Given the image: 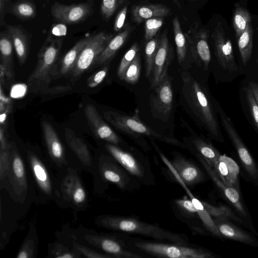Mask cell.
Here are the masks:
<instances>
[{
	"label": "cell",
	"mask_w": 258,
	"mask_h": 258,
	"mask_svg": "<svg viewBox=\"0 0 258 258\" xmlns=\"http://www.w3.org/2000/svg\"><path fill=\"white\" fill-rule=\"evenodd\" d=\"M181 98L199 126L204 129L213 140L224 142L215 107V99L207 87L186 71L182 72Z\"/></svg>",
	"instance_id": "obj_1"
},
{
	"label": "cell",
	"mask_w": 258,
	"mask_h": 258,
	"mask_svg": "<svg viewBox=\"0 0 258 258\" xmlns=\"http://www.w3.org/2000/svg\"><path fill=\"white\" fill-rule=\"evenodd\" d=\"M95 223L98 227L112 231L142 235L178 244L188 243V237L184 234L169 231L135 217L101 215L96 217Z\"/></svg>",
	"instance_id": "obj_2"
},
{
	"label": "cell",
	"mask_w": 258,
	"mask_h": 258,
	"mask_svg": "<svg viewBox=\"0 0 258 258\" xmlns=\"http://www.w3.org/2000/svg\"><path fill=\"white\" fill-rule=\"evenodd\" d=\"M81 170L71 164L56 171L54 202L60 208H71L74 212L84 211L89 201L82 179Z\"/></svg>",
	"instance_id": "obj_3"
},
{
	"label": "cell",
	"mask_w": 258,
	"mask_h": 258,
	"mask_svg": "<svg viewBox=\"0 0 258 258\" xmlns=\"http://www.w3.org/2000/svg\"><path fill=\"white\" fill-rule=\"evenodd\" d=\"M25 157L32 186V201L44 204L54 201L56 174L49 160L31 149L26 151Z\"/></svg>",
	"instance_id": "obj_4"
},
{
	"label": "cell",
	"mask_w": 258,
	"mask_h": 258,
	"mask_svg": "<svg viewBox=\"0 0 258 258\" xmlns=\"http://www.w3.org/2000/svg\"><path fill=\"white\" fill-rule=\"evenodd\" d=\"M104 118L117 130L128 135L135 139L136 143L145 151L149 147L143 139L144 137L151 140H158L171 145L185 149V145L176 139L157 133L142 122L136 116H129L112 110L102 112ZM144 139V138H143Z\"/></svg>",
	"instance_id": "obj_5"
},
{
	"label": "cell",
	"mask_w": 258,
	"mask_h": 258,
	"mask_svg": "<svg viewBox=\"0 0 258 258\" xmlns=\"http://www.w3.org/2000/svg\"><path fill=\"white\" fill-rule=\"evenodd\" d=\"M93 176L94 192L99 194L103 193L109 183L128 191L139 189L140 184L108 153H101L95 156V172Z\"/></svg>",
	"instance_id": "obj_6"
},
{
	"label": "cell",
	"mask_w": 258,
	"mask_h": 258,
	"mask_svg": "<svg viewBox=\"0 0 258 258\" xmlns=\"http://www.w3.org/2000/svg\"><path fill=\"white\" fill-rule=\"evenodd\" d=\"M70 239L112 257L142 258L143 256L127 248L116 235L100 233L94 230L80 229L73 231Z\"/></svg>",
	"instance_id": "obj_7"
},
{
	"label": "cell",
	"mask_w": 258,
	"mask_h": 258,
	"mask_svg": "<svg viewBox=\"0 0 258 258\" xmlns=\"http://www.w3.org/2000/svg\"><path fill=\"white\" fill-rule=\"evenodd\" d=\"M10 152V169L3 188L16 203L23 204L28 199L32 201V186L26 161L14 143H11Z\"/></svg>",
	"instance_id": "obj_8"
},
{
	"label": "cell",
	"mask_w": 258,
	"mask_h": 258,
	"mask_svg": "<svg viewBox=\"0 0 258 258\" xmlns=\"http://www.w3.org/2000/svg\"><path fill=\"white\" fill-rule=\"evenodd\" d=\"M116 145L106 143L104 149L140 184L154 185L155 178L148 160L143 155L131 152Z\"/></svg>",
	"instance_id": "obj_9"
},
{
	"label": "cell",
	"mask_w": 258,
	"mask_h": 258,
	"mask_svg": "<svg viewBox=\"0 0 258 258\" xmlns=\"http://www.w3.org/2000/svg\"><path fill=\"white\" fill-rule=\"evenodd\" d=\"M132 247L152 256L170 258H212L211 252L188 245L165 243L132 238L128 242Z\"/></svg>",
	"instance_id": "obj_10"
},
{
	"label": "cell",
	"mask_w": 258,
	"mask_h": 258,
	"mask_svg": "<svg viewBox=\"0 0 258 258\" xmlns=\"http://www.w3.org/2000/svg\"><path fill=\"white\" fill-rule=\"evenodd\" d=\"M62 44L61 39L56 38L49 34L38 52L37 64L28 77V82L34 80L47 83L50 82Z\"/></svg>",
	"instance_id": "obj_11"
},
{
	"label": "cell",
	"mask_w": 258,
	"mask_h": 258,
	"mask_svg": "<svg viewBox=\"0 0 258 258\" xmlns=\"http://www.w3.org/2000/svg\"><path fill=\"white\" fill-rule=\"evenodd\" d=\"M215 101L221 124L232 142L242 165L249 176L258 183V167L240 137L231 118L224 111L218 101L215 99Z\"/></svg>",
	"instance_id": "obj_12"
},
{
	"label": "cell",
	"mask_w": 258,
	"mask_h": 258,
	"mask_svg": "<svg viewBox=\"0 0 258 258\" xmlns=\"http://www.w3.org/2000/svg\"><path fill=\"white\" fill-rule=\"evenodd\" d=\"M151 141L172 177H178L186 186H192L204 180V173L191 160L178 153L175 152L173 154V159L169 161L160 151L154 140Z\"/></svg>",
	"instance_id": "obj_13"
},
{
	"label": "cell",
	"mask_w": 258,
	"mask_h": 258,
	"mask_svg": "<svg viewBox=\"0 0 258 258\" xmlns=\"http://www.w3.org/2000/svg\"><path fill=\"white\" fill-rule=\"evenodd\" d=\"M113 37L112 34L101 31L93 36L82 50L71 72L72 78L80 77L95 64L99 55Z\"/></svg>",
	"instance_id": "obj_14"
},
{
	"label": "cell",
	"mask_w": 258,
	"mask_h": 258,
	"mask_svg": "<svg viewBox=\"0 0 258 258\" xmlns=\"http://www.w3.org/2000/svg\"><path fill=\"white\" fill-rule=\"evenodd\" d=\"M184 34L194 61L204 71H207L211 58L208 42V31L200 27L199 22H195Z\"/></svg>",
	"instance_id": "obj_15"
},
{
	"label": "cell",
	"mask_w": 258,
	"mask_h": 258,
	"mask_svg": "<svg viewBox=\"0 0 258 258\" xmlns=\"http://www.w3.org/2000/svg\"><path fill=\"white\" fill-rule=\"evenodd\" d=\"M150 95L149 105L155 117L166 121L173 107L172 83L168 73L153 88Z\"/></svg>",
	"instance_id": "obj_16"
},
{
	"label": "cell",
	"mask_w": 258,
	"mask_h": 258,
	"mask_svg": "<svg viewBox=\"0 0 258 258\" xmlns=\"http://www.w3.org/2000/svg\"><path fill=\"white\" fill-rule=\"evenodd\" d=\"M45 145L49 162L56 171L71 165L66 149L52 125L46 121L42 123Z\"/></svg>",
	"instance_id": "obj_17"
},
{
	"label": "cell",
	"mask_w": 258,
	"mask_h": 258,
	"mask_svg": "<svg viewBox=\"0 0 258 258\" xmlns=\"http://www.w3.org/2000/svg\"><path fill=\"white\" fill-rule=\"evenodd\" d=\"M64 138L74 155L73 165L94 176L95 172V156L92 154L84 140L76 136L74 131L69 128L64 130Z\"/></svg>",
	"instance_id": "obj_18"
},
{
	"label": "cell",
	"mask_w": 258,
	"mask_h": 258,
	"mask_svg": "<svg viewBox=\"0 0 258 258\" xmlns=\"http://www.w3.org/2000/svg\"><path fill=\"white\" fill-rule=\"evenodd\" d=\"M84 112L88 124L96 137L122 148H131L105 122L93 105L87 104Z\"/></svg>",
	"instance_id": "obj_19"
},
{
	"label": "cell",
	"mask_w": 258,
	"mask_h": 258,
	"mask_svg": "<svg viewBox=\"0 0 258 258\" xmlns=\"http://www.w3.org/2000/svg\"><path fill=\"white\" fill-rule=\"evenodd\" d=\"M215 55L218 63L225 70L230 72L238 70L230 39L226 35L221 23H218L212 34Z\"/></svg>",
	"instance_id": "obj_20"
},
{
	"label": "cell",
	"mask_w": 258,
	"mask_h": 258,
	"mask_svg": "<svg viewBox=\"0 0 258 258\" xmlns=\"http://www.w3.org/2000/svg\"><path fill=\"white\" fill-rule=\"evenodd\" d=\"M173 58V48L169 44L167 32L165 31L160 37L158 48L151 74L149 78L152 89H153L168 73V68Z\"/></svg>",
	"instance_id": "obj_21"
},
{
	"label": "cell",
	"mask_w": 258,
	"mask_h": 258,
	"mask_svg": "<svg viewBox=\"0 0 258 258\" xmlns=\"http://www.w3.org/2000/svg\"><path fill=\"white\" fill-rule=\"evenodd\" d=\"M93 12V8L88 3L65 5L55 2L50 10L51 15L54 19L70 25L85 21Z\"/></svg>",
	"instance_id": "obj_22"
},
{
	"label": "cell",
	"mask_w": 258,
	"mask_h": 258,
	"mask_svg": "<svg viewBox=\"0 0 258 258\" xmlns=\"http://www.w3.org/2000/svg\"><path fill=\"white\" fill-rule=\"evenodd\" d=\"M190 152L200 162L211 179L227 200L230 202L241 216L244 217H246L247 213L241 202L237 189L234 187L227 186L218 176L213 169L207 164L201 156L194 151Z\"/></svg>",
	"instance_id": "obj_23"
},
{
	"label": "cell",
	"mask_w": 258,
	"mask_h": 258,
	"mask_svg": "<svg viewBox=\"0 0 258 258\" xmlns=\"http://www.w3.org/2000/svg\"><path fill=\"white\" fill-rule=\"evenodd\" d=\"M10 34L20 65L26 62L29 55L31 35L20 25L5 26Z\"/></svg>",
	"instance_id": "obj_24"
},
{
	"label": "cell",
	"mask_w": 258,
	"mask_h": 258,
	"mask_svg": "<svg viewBox=\"0 0 258 258\" xmlns=\"http://www.w3.org/2000/svg\"><path fill=\"white\" fill-rule=\"evenodd\" d=\"M213 169L227 186L237 189L239 168L231 158L225 154H220L216 165Z\"/></svg>",
	"instance_id": "obj_25"
},
{
	"label": "cell",
	"mask_w": 258,
	"mask_h": 258,
	"mask_svg": "<svg viewBox=\"0 0 258 258\" xmlns=\"http://www.w3.org/2000/svg\"><path fill=\"white\" fill-rule=\"evenodd\" d=\"M12 37L6 31L0 34L1 71L3 72L8 79L14 77L13 63V49Z\"/></svg>",
	"instance_id": "obj_26"
},
{
	"label": "cell",
	"mask_w": 258,
	"mask_h": 258,
	"mask_svg": "<svg viewBox=\"0 0 258 258\" xmlns=\"http://www.w3.org/2000/svg\"><path fill=\"white\" fill-rule=\"evenodd\" d=\"M170 13V9L166 6L152 4L135 6L132 9L131 14L133 21L139 25L150 18L166 17Z\"/></svg>",
	"instance_id": "obj_27"
},
{
	"label": "cell",
	"mask_w": 258,
	"mask_h": 258,
	"mask_svg": "<svg viewBox=\"0 0 258 258\" xmlns=\"http://www.w3.org/2000/svg\"><path fill=\"white\" fill-rule=\"evenodd\" d=\"M213 219L223 237L247 244L254 243V240L251 236L233 224L229 220L214 218Z\"/></svg>",
	"instance_id": "obj_28"
},
{
	"label": "cell",
	"mask_w": 258,
	"mask_h": 258,
	"mask_svg": "<svg viewBox=\"0 0 258 258\" xmlns=\"http://www.w3.org/2000/svg\"><path fill=\"white\" fill-rule=\"evenodd\" d=\"M190 140L192 146L188 147L190 151L198 153L214 169L220 155L218 150L211 144L199 137L194 136Z\"/></svg>",
	"instance_id": "obj_29"
},
{
	"label": "cell",
	"mask_w": 258,
	"mask_h": 258,
	"mask_svg": "<svg viewBox=\"0 0 258 258\" xmlns=\"http://www.w3.org/2000/svg\"><path fill=\"white\" fill-rule=\"evenodd\" d=\"M93 35H88L78 41L62 58L58 75L63 76L71 73L82 50L91 40Z\"/></svg>",
	"instance_id": "obj_30"
},
{
	"label": "cell",
	"mask_w": 258,
	"mask_h": 258,
	"mask_svg": "<svg viewBox=\"0 0 258 258\" xmlns=\"http://www.w3.org/2000/svg\"><path fill=\"white\" fill-rule=\"evenodd\" d=\"M184 189L189 199L191 201L197 210L198 216L199 217L206 228L213 234L221 238L223 236L219 232L212 217L205 209L202 201L195 198L191 191L181 180L177 176L173 177Z\"/></svg>",
	"instance_id": "obj_31"
},
{
	"label": "cell",
	"mask_w": 258,
	"mask_h": 258,
	"mask_svg": "<svg viewBox=\"0 0 258 258\" xmlns=\"http://www.w3.org/2000/svg\"><path fill=\"white\" fill-rule=\"evenodd\" d=\"M131 31L132 28L127 26L123 31L113 37L97 57L95 64H103L109 61L124 44Z\"/></svg>",
	"instance_id": "obj_32"
},
{
	"label": "cell",
	"mask_w": 258,
	"mask_h": 258,
	"mask_svg": "<svg viewBox=\"0 0 258 258\" xmlns=\"http://www.w3.org/2000/svg\"><path fill=\"white\" fill-rule=\"evenodd\" d=\"M253 35V29L251 24H250L243 33L236 37L241 60L245 66L247 65L251 56Z\"/></svg>",
	"instance_id": "obj_33"
},
{
	"label": "cell",
	"mask_w": 258,
	"mask_h": 258,
	"mask_svg": "<svg viewBox=\"0 0 258 258\" xmlns=\"http://www.w3.org/2000/svg\"><path fill=\"white\" fill-rule=\"evenodd\" d=\"M7 11L23 21L34 18L37 15L35 4L32 0H19L12 4Z\"/></svg>",
	"instance_id": "obj_34"
},
{
	"label": "cell",
	"mask_w": 258,
	"mask_h": 258,
	"mask_svg": "<svg viewBox=\"0 0 258 258\" xmlns=\"http://www.w3.org/2000/svg\"><path fill=\"white\" fill-rule=\"evenodd\" d=\"M172 25L178 61L183 67L187 55L188 43L182 31L178 17H175L173 19Z\"/></svg>",
	"instance_id": "obj_35"
},
{
	"label": "cell",
	"mask_w": 258,
	"mask_h": 258,
	"mask_svg": "<svg viewBox=\"0 0 258 258\" xmlns=\"http://www.w3.org/2000/svg\"><path fill=\"white\" fill-rule=\"evenodd\" d=\"M37 237L34 225H30L27 237L22 245L17 258H33L36 257L37 250Z\"/></svg>",
	"instance_id": "obj_36"
},
{
	"label": "cell",
	"mask_w": 258,
	"mask_h": 258,
	"mask_svg": "<svg viewBox=\"0 0 258 258\" xmlns=\"http://www.w3.org/2000/svg\"><path fill=\"white\" fill-rule=\"evenodd\" d=\"M202 203L206 210L213 218L231 219L239 223L242 222L241 219L228 207L224 205L214 206L204 201H202Z\"/></svg>",
	"instance_id": "obj_37"
},
{
	"label": "cell",
	"mask_w": 258,
	"mask_h": 258,
	"mask_svg": "<svg viewBox=\"0 0 258 258\" xmlns=\"http://www.w3.org/2000/svg\"><path fill=\"white\" fill-rule=\"evenodd\" d=\"M251 24V16L248 11L238 7L235 10L233 17V26L236 37H238Z\"/></svg>",
	"instance_id": "obj_38"
},
{
	"label": "cell",
	"mask_w": 258,
	"mask_h": 258,
	"mask_svg": "<svg viewBox=\"0 0 258 258\" xmlns=\"http://www.w3.org/2000/svg\"><path fill=\"white\" fill-rule=\"evenodd\" d=\"M48 256L53 258L82 257L79 252L60 242H55L49 245Z\"/></svg>",
	"instance_id": "obj_39"
},
{
	"label": "cell",
	"mask_w": 258,
	"mask_h": 258,
	"mask_svg": "<svg viewBox=\"0 0 258 258\" xmlns=\"http://www.w3.org/2000/svg\"><path fill=\"white\" fill-rule=\"evenodd\" d=\"M159 39L155 37L147 41L145 48L146 76L149 79L152 72L155 57L158 48Z\"/></svg>",
	"instance_id": "obj_40"
},
{
	"label": "cell",
	"mask_w": 258,
	"mask_h": 258,
	"mask_svg": "<svg viewBox=\"0 0 258 258\" xmlns=\"http://www.w3.org/2000/svg\"><path fill=\"white\" fill-rule=\"evenodd\" d=\"M140 49L137 42H135L122 57L119 64L117 75L120 80H123L125 72Z\"/></svg>",
	"instance_id": "obj_41"
},
{
	"label": "cell",
	"mask_w": 258,
	"mask_h": 258,
	"mask_svg": "<svg viewBox=\"0 0 258 258\" xmlns=\"http://www.w3.org/2000/svg\"><path fill=\"white\" fill-rule=\"evenodd\" d=\"M141 73L140 54L138 52L128 67L123 80L130 84H135L138 81Z\"/></svg>",
	"instance_id": "obj_42"
},
{
	"label": "cell",
	"mask_w": 258,
	"mask_h": 258,
	"mask_svg": "<svg viewBox=\"0 0 258 258\" xmlns=\"http://www.w3.org/2000/svg\"><path fill=\"white\" fill-rule=\"evenodd\" d=\"M71 248L79 252L82 257L87 258H112L110 256L97 251L70 239Z\"/></svg>",
	"instance_id": "obj_43"
},
{
	"label": "cell",
	"mask_w": 258,
	"mask_h": 258,
	"mask_svg": "<svg viewBox=\"0 0 258 258\" xmlns=\"http://www.w3.org/2000/svg\"><path fill=\"white\" fill-rule=\"evenodd\" d=\"M11 163L10 148L0 150V185L2 189L6 182Z\"/></svg>",
	"instance_id": "obj_44"
},
{
	"label": "cell",
	"mask_w": 258,
	"mask_h": 258,
	"mask_svg": "<svg viewBox=\"0 0 258 258\" xmlns=\"http://www.w3.org/2000/svg\"><path fill=\"white\" fill-rule=\"evenodd\" d=\"M244 92L250 118L254 128L258 133V106L248 86L244 88Z\"/></svg>",
	"instance_id": "obj_45"
},
{
	"label": "cell",
	"mask_w": 258,
	"mask_h": 258,
	"mask_svg": "<svg viewBox=\"0 0 258 258\" xmlns=\"http://www.w3.org/2000/svg\"><path fill=\"white\" fill-rule=\"evenodd\" d=\"M163 17L150 18L145 21V39L148 41L155 37L158 31L163 25Z\"/></svg>",
	"instance_id": "obj_46"
},
{
	"label": "cell",
	"mask_w": 258,
	"mask_h": 258,
	"mask_svg": "<svg viewBox=\"0 0 258 258\" xmlns=\"http://www.w3.org/2000/svg\"><path fill=\"white\" fill-rule=\"evenodd\" d=\"M125 0H102L100 12L104 20L109 19Z\"/></svg>",
	"instance_id": "obj_47"
},
{
	"label": "cell",
	"mask_w": 258,
	"mask_h": 258,
	"mask_svg": "<svg viewBox=\"0 0 258 258\" xmlns=\"http://www.w3.org/2000/svg\"><path fill=\"white\" fill-rule=\"evenodd\" d=\"M108 71V67L105 66L101 70L95 73L87 80V85L89 88H93L99 85L104 79Z\"/></svg>",
	"instance_id": "obj_48"
},
{
	"label": "cell",
	"mask_w": 258,
	"mask_h": 258,
	"mask_svg": "<svg viewBox=\"0 0 258 258\" xmlns=\"http://www.w3.org/2000/svg\"><path fill=\"white\" fill-rule=\"evenodd\" d=\"M176 205L184 213L188 214H197V210L190 199H179L175 201Z\"/></svg>",
	"instance_id": "obj_49"
},
{
	"label": "cell",
	"mask_w": 258,
	"mask_h": 258,
	"mask_svg": "<svg viewBox=\"0 0 258 258\" xmlns=\"http://www.w3.org/2000/svg\"><path fill=\"white\" fill-rule=\"evenodd\" d=\"M127 11V6L126 5L117 14L113 26L114 31L118 32L123 28L126 19Z\"/></svg>",
	"instance_id": "obj_50"
},
{
	"label": "cell",
	"mask_w": 258,
	"mask_h": 258,
	"mask_svg": "<svg viewBox=\"0 0 258 258\" xmlns=\"http://www.w3.org/2000/svg\"><path fill=\"white\" fill-rule=\"evenodd\" d=\"M67 28L66 24L59 23L52 26L50 34L53 37H62L66 35Z\"/></svg>",
	"instance_id": "obj_51"
},
{
	"label": "cell",
	"mask_w": 258,
	"mask_h": 258,
	"mask_svg": "<svg viewBox=\"0 0 258 258\" xmlns=\"http://www.w3.org/2000/svg\"><path fill=\"white\" fill-rule=\"evenodd\" d=\"M11 0H0V25L6 26L5 16L8 8V4Z\"/></svg>",
	"instance_id": "obj_52"
},
{
	"label": "cell",
	"mask_w": 258,
	"mask_h": 258,
	"mask_svg": "<svg viewBox=\"0 0 258 258\" xmlns=\"http://www.w3.org/2000/svg\"><path fill=\"white\" fill-rule=\"evenodd\" d=\"M11 147V143H9L6 138L4 128L0 126V150L9 149Z\"/></svg>",
	"instance_id": "obj_53"
},
{
	"label": "cell",
	"mask_w": 258,
	"mask_h": 258,
	"mask_svg": "<svg viewBox=\"0 0 258 258\" xmlns=\"http://www.w3.org/2000/svg\"><path fill=\"white\" fill-rule=\"evenodd\" d=\"M26 87L24 85H17L14 86L11 91V95L13 97H19L23 96L24 93L20 91H26Z\"/></svg>",
	"instance_id": "obj_54"
},
{
	"label": "cell",
	"mask_w": 258,
	"mask_h": 258,
	"mask_svg": "<svg viewBox=\"0 0 258 258\" xmlns=\"http://www.w3.org/2000/svg\"><path fill=\"white\" fill-rule=\"evenodd\" d=\"M248 86L250 87L258 106V84L255 82L250 81Z\"/></svg>",
	"instance_id": "obj_55"
},
{
	"label": "cell",
	"mask_w": 258,
	"mask_h": 258,
	"mask_svg": "<svg viewBox=\"0 0 258 258\" xmlns=\"http://www.w3.org/2000/svg\"><path fill=\"white\" fill-rule=\"evenodd\" d=\"M178 7H179L180 8H181V6L179 4V3L178 2H177L176 0H172Z\"/></svg>",
	"instance_id": "obj_56"
},
{
	"label": "cell",
	"mask_w": 258,
	"mask_h": 258,
	"mask_svg": "<svg viewBox=\"0 0 258 258\" xmlns=\"http://www.w3.org/2000/svg\"><path fill=\"white\" fill-rule=\"evenodd\" d=\"M256 62H257V64H258V57H257V58Z\"/></svg>",
	"instance_id": "obj_57"
},
{
	"label": "cell",
	"mask_w": 258,
	"mask_h": 258,
	"mask_svg": "<svg viewBox=\"0 0 258 258\" xmlns=\"http://www.w3.org/2000/svg\"><path fill=\"white\" fill-rule=\"evenodd\" d=\"M190 1H197V0H190Z\"/></svg>",
	"instance_id": "obj_58"
},
{
	"label": "cell",
	"mask_w": 258,
	"mask_h": 258,
	"mask_svg": "<svg viewBox=\"0 0 258 258\" xmlns=\"http://www.w3.org/2000/svg\"><path fill=\"white\" fill-rule=\"evenodd\" d=\"M90 1H93V0H90Z\"/></svg>",
	"instance_id": "obj_59"
}]
</instances>
